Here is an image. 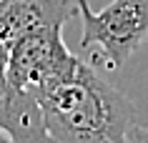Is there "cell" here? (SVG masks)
I'll use <instances>...</instances> for the list:
<instances>
[{
  "label": "cell",
  "mask_w": 148,
  "mask_h": 143,
  "mask_svg": "<svg viewBox=\"0 0 148 143\" xmlns=\"http://www.w3.org/2000/svg\"><path fill=\"white\" fill-rule=\"evenodd\" d=\"M50 143H125L136 108L83 60L33 90Z\"/></svg>",
  "instance_id": "6da1fadb"
},
{
  "label": "cell",
  "mask_w": 148,
  "mask_h": 143,
  "mask_svg": "<svg viewBox=\"0 0 148 143\" xmlns=\"http://www.w3.org/2000/svg\"><path fill=\"white\" fill-rule=\"evenodd\" d=\"M78 15L83 23L80 45L101 48L108 68L128 63L148 38V0H110L98 13L88 0H78Z\"/></svg>",
  "instance_id": "7a4b0ae2"
},
{
  "label": "cell",
  "mask_w": 148,
  "mask_h": 143,
  "mask_svg": "<svg viewBox=\"0 0 148 143\" xmlns=\"http://www.w3.org/2000/svg\"><path fill=\"white\" fill-rule=\"evenodd\" d=\"M78 58L63 40V25L33 28L13 43L5 75L20 90H38L43 83L68 70Z\"/></svg>",
  "instance_id": "3957f363"
},
{
  "label": "cell",
  "mask_w": 148,
  "mask_h": 143,
  "mask_svg": "<svg viewBox=\"0 0 148 143\" xmlns=\"http://www.w3.org/2000/svg\"><path fill=\"white\" fill-rule=\"evenodd\" d=\"M78 13V0H0V68L20 35L43 25H65Z\"/></svg>",
  "instance_id": "277c9868"
},
{
  "label": "cell",
  "mask_w": 148,
  "mask_h": 143,
  "mask_svg": "<svg viewBox=\"0 0 148 143\" xmlns=\"http://www.w3.org/2000/svg\"><path fill=\"white\" fill-rule=\"evenodd\" d=\"M125 141H128V143H148V131L136 123V126L128 131V138H125Z\"/></svg>",
  "instance_id": "5b68a950"
},
{
  "label": "cell",
  "mask_w": 148,
  "mask_h": 143,
  "mask_svg": "<svg viewBox=\"0 0 148 143\" xmlns=\"http://www.w3.org/2000/svg\"><path fill=\"white\" fill-rule=\"evenodd\" d=\"M0 143H15V141H13L8 133H3V131H0Z\"/></svg>",
  "instance_id": "8992f818"
}]
</instances>
